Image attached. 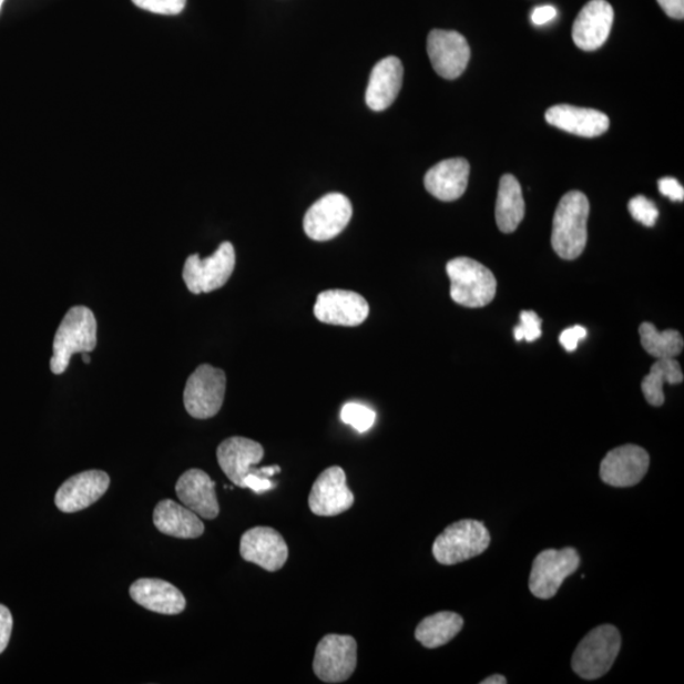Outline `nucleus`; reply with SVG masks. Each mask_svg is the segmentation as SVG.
Wrapping results in <instances>:
<instances>
[{
	"mask_svg": "<svg viewBox=\"0 0 684 684\" xmlns=\"http://www.w3.org/2000/svg\"><path fill=\"white\" fill-rule=\"evenodd\" d=\"M614 8L606 0H591L582 8L573 24V41L581 50L594 51L609 39L614 23Z\"/></svg>",
	"mask_w": 684,
	"mask_h": 684,
	"instance_id": "f3484780",
	"label": "nucleus"
},
{
	"mask_svg": "<svg viewBox=\"0 0 684 684\" xmlns=\"http://www.w3.org/2000/svg\"><path fill=\"white\" fill-rule=\"evenodd\" d=\"M621 647L619 630L612 625L593 629L576 646L572 668L583 680H599L612 668Z\"/></svg>",
	"mask_w": 684,
	"mask_h": 684,
	"instance_id": "39448f33",
	"label": "nucleus"
},
{
	"mask_svg": "<svg viewBox=\"0 0 684 684\" xmlns=\"http://www.w3.org/2000/svg\"><path fill=\"white\" fill-rule=\"evenodd\" d=\"M545 120L559 130L582 137L601 136L610 127V119L605 113L570 104L553 105L547 111Z\"/></svg>",
	"mask_w": 684,
	"mask_h": 684,
	"instance_id": "aec40b11",
	"label": "nucleus"
},
{
	"mask_svg": "<svg viewBox=\"0 0 684 684\" xmlns=\"http://www.w3.org/2000/svg\"><path fill=\"white\" fill-rule=\"evenodd\" d=\"M376 412L360 404H346L341 410V420L358 432H367L376 422Z\"/></svg>",
	"mask_w": 684,
	"mask_h": 684,
	"instance_id": "c85d7f7f",
	"label": "nucleus"
},
{
	"mask_svg": "<svg viewBox=\"0 0 684 684\" xmlns=\"http://www.w3.org/2000/svg\"><path fill=\"white\" fill-rule=\"evenodd\" d=\"M80 354H82V357L85 364L91 363V357H89V353H80Z\"/></svg>",
	"mask_w": 684,
	"mask_h": 684,
	"instance_id": "a19ab883",
	"label": "nucleus"
},
{
	"mask_svg": "<svg viewBox=\"0 0 684 684\" xmlns=\"http://www.w3.org/2000/svg\"><path fill=\"white\" fill-rule=\"evenodd\" d=\"M96 346V319L91 309L84 306L70 308L58 328L53 339V355L50 368L60 376L78 353H91Z\"/></svg>",
	"mask_w": 684,
	"mask_h": 684,
	"instance_id": "f03ea898",
	"label": "nucleus"
},
{
	"mask_svg": "<svg viewBox=\"0 0 684 684\" xmlns=\"http://www.w3.org/2000/svg\"><path fill=\"white\" fill-rule=\"evenodd\" d=\"M580 563V554L573 548L544 550L532 564L531 593L540 600L553 599L568 576L579 570Z\"/></svg>",
	"mask_w": 684,
	"mask_h": 684,
	"instance_id": "6e6552de",
	"label": "nucleus"
},
{
	"mask_svg": "<svg viewBox=\"0 0 684 684\" xmlns=\"http://www.w3.org/2000/svg\"><path fill=\"white\" fill-rule=\"evenodd\" d=\"M236 254L233 244L222 243L215 254L202 259L198 254L185 261L183 279L193 295L211 293L225 286L235 270Z\"/></svg>",
	"mask_w": 684,
	"mask_h": 684,
	"instance_id": "423d86ee",
	"label": "nucleus"
},
{
	"mask_svg": "<svg viewBox=\"0 0 684 684\" xmlns=\"http://www.w3.org/2000/svg\"><path fill=\"white\" fill-rule=\"evenodd\" d=\"M239 554L268 572L282 570L288 561V545L277 530L257 527L247 530L239 541Z\"/></svg>",
	"mask_w": 684,
	"mask_h": 684,
	"instance_id": "ddd939ff",
	"label": "nucleus"
},
{
	"mask_svg": "<svg viewBox=\"0 0 684 684\" xmlns=\"http://www.w3.org/2000/svg\"><path fill=\"white\" fill-rule=\"evenodd\" d=\"M110 483V476L103 470H86L75 474L59 488L55 496L57 508L65 513L91 508L109 491Z\"/></svg>",
	"mask_w": 684,
	"mask_h": 684,
	"instance_id": "dca6fc26",
	"label": "nucleus"
},
{
	"mask_svg": "<svg viewBox=\"0 0 684 684\" xmlns=\"http://www.w3.org/2000/svg\"><path fill=\"white\" fill-rule=\"evenodd\" d=\"M651 458L646 450L629 446L619 447L611 450L605 459L602 460L600 476L603 482L612 487H633L647 473Z\"/></svg>",
	"mask_w": 684,
	"mask_h": 684,
	"instance_id": "4468645a",
	"label": "nucleus"
},
{
	"mask_svg": "<svg viewBox=\"0 0 684 684\" xmlns=\"http://www.w3.org/2000/svg\"><path fill=\"white\" fill-rule=\"evenodd\" d=\"M264 458L262 443L235 437L220 443L218 464L231 482L243 488L244 479Z\"/></svg>",
	"mask_w": 684,
	"mask_h": 684,
	"instance_id": "6ab92c4d",
	"label": "nucleus"
},
{
	"mask_svg": "<svg viewBox=\"0 0 684 684\" xmlns=\"http://www.w3.org/2000/svg\"><path fill=\"white\" fill-rule=\"evenodd\" d=\"M490 543V531L483 522L461 520L451 523L435 540L432 554L438 563L455 565L483 554Z\"/></svg>",
	"mask_w": 684,
	"mask_h": 684,
	"instance_id": "20e7f679",
	"label": "nucleus"
},
{
	"mask_svg": "<svg viewBox=\"0 0 684 684\" xmlns=\"http://www.w3.org/2000/svg\"><path fill=\"white\" fill-rule=\"evenodd\" d=\"M353 217V206L346 195L330 193L319 198L306 213L305 233L315 242H328L339 236Z\"/></svg>",
	"mask_w": 684,
	"mask_h": 684,
	"instance_id": "9d476101",
	"label": "nucleus"
},
{
	"mask_svg": "<svg viewBox=\"0 0 684 684\" xmlns=\"http://www.w3.org/2000/svg\"><path fill=\"white\" fill-rule=\"evenodd\" d=\"M525 217V201L519 181L511 174L501 177L496 202V222L503 234H512Z\"/></svg>",
	"mask_w": 684,
	"mask_h": 684,
	"instance_id": "393cba45",
	"label": "nucleus"
},
{
	"mask_svg": "<svg viewBox=\"0 0 684 684\" xmlns=\"http://www.w3.org/2000/svg\"><path fill=\"white\" fill-rule=\"evenodd\" d=\"M469 173L470 166L466 159L443 160L426 173V191L442 202L457 201L467 191Z\"/></svg>",
	"mask_w": 684,
	"mask_h": 684,
	"instance_id": "412c9836",
	"label": "nucleus"
},
{
	"mask_svg": "<svg viewBox=\"0 0 684 684\" xmlns=\"http://www.w3.org/2000/svg\"><path fill=\"white\" fill-rule=\"evenodd\" d=\"M354 502L344 469L336 466L318 476L308 497L309 510L323 518L337 517L350 510Z\"/></svg>",
	"mask_w": 684,
	"mask_h": 684,
	"instance_id": "9b49d317",
	"label": "nucleus"
},
{
	"mask_svg": "<svg viewBox=\"0 0 684 684\" xmlns=\"http://www.w3.org/2000/svg\"><path fill=\"white\" fill-rule=\"evenodd\" d=\"M683 378L682 368L676 359L656 361L642 384L646 402L654 407L663 406L665 401L663 386L665 384L680 385Z\"/></svg>",
	"mask_w": 684,
	"mask_h": 684,
	"instance_id": "bb28decb",
	"label": "nucleus"
},
{
	"mask_svg": "<svg viewBox=\"0 0 684 684\" xmlns=\"http://www.w3.org/2000/svg\"><path fill=\"white\" fill-rule=\"evenodd\" d=\"M590 202L582 192L566 193L559 202L554 221L552 245L564 261L580 257L588 245Z\"/></svg>",
	"mask_w": 684,
	"mask_h": 684,
	"instance_id": "f257e3e1",
	"label": "nucleus"
},
{
	"mask_svg": "<svg viewBox=\"0 0 684 684\" xmlns=\"http://www.w3.org/2000/svg\"><path fill=\"white\" fill-rule=\"evenodd\" d=\"M660 3L665 14L674 20H683L684 18V0H656Z\"/></svg>",
	"mask_w": 684,
	"mask_h": 684,
	"instance_id": "e433bc0d",
	"label": "nucleus"
},
{
	"mask_svg": "<svg viewBox=\"0 0 684 684\" xmlns=\"http://www.w3.org/2000/svg\"><path fill=\"white\" fill-rule=\"evenodd\" d=\"M432 68L443 79H457L464 73L470 59L469 44L456 31L433 30L428 38Z\"/></svg>",
	"mask_w": 684,
	"mask_h": 684,
	"instance_id": "2eb2a0df",
	"label": "nucleus"
},
{
	"mask_svg": "<svg viewBox=\"0 0 684 684\" xmlns=\"http://www.w3.org/2000/svg\"><path fill=\"white\" fill-rule=\"evenodd\" d=\"M404 83V65L396 57L380 60L372 69L366 93L371 111L381 112L392 105Z\"/></svg>",
	"mask_w": 684,
	"mask_h": 684,
	"instance_id": "4be33fe9",
	"label": "nucleus"
},
{
	"mask_svg": "<svg viewBox=\"0 0 684 684\" xmlns=\"http://www.w3.org/2000/svg\"><path fill=\"white\" fill-rule=\"evenodd\" d=\"M132 3L151 13L175 16L183 12L186 0H132Z\"/></svg>",
	"mask_w": 684,
	"mask_h": 684,
	"instance_id": "2f4dec72",
	"label": "nucleus"
},
{
	"mask_svg": "<svg viewBox=\"0 0 684 684\" xmlns=\"http://www.w3.org/2000/svg\"><path fill=\"white\" fill-rule=\"evenodd\" d=\"M558 12L553 6H543L535 9L531 14V20L538 25H543L557 17Z\"/></svg>",
	"mask_w": 684,
	"mask_h": 684,
	"instance_id": "4c0bfd02",
	"label": "nucleus"
},
{
	"mask_svg": "<svg viewBox=\"0 0 684 684\" xmlns=\"http://www.w3.org/2000/svg\"><path fill=\"white\" fill-rule=\"evenodd\" d=\"M252 473L259 476V477H264V478H270L274 477L275 474L280 473V468L278 466H273V467H264L262 469H253Z\"/></svg>",
	"mask_w": 684,
	"mask_h": 684,
	"instance_id": "58836bf2",
	"label": "nucleus"
},
{
	"mask_svg": "<svg viewBox=\"0 0 684 684\" xmlns=\"http://www.w3.org/2000/svg\"><path fill=\"white\" fill-rule=\"evenodd\" d=\"M358 664V644L349 635H326L319 641L314 661L316 676L325 683L348 681Z\"/></svg>",
	"mask_w": 684,
	"mask_h": 684,
	"instance_id": "1a4fd4ad",
	"label": "nucleus"
},
{
	"mask_svg": "<svg viewBox=\"0 0 684 684\" xmlns=\"http://www.w3.org/2000/svg\"><path fill=\"white\" fill-rule=\"evenodd\" d=\"M629 211L635 221L641 222L646 227H653L660 217V211L656 208L655 203L644 197V195H636V197L630 201Z\"/></svg>",
	"mask_w": 684,
	"mask_h": 684,
	"instance_id": "7c9ffc66",
	"label": "nucleus"
},
{
	"mask_svg": "<svg viewBox=\"0 0 684 684\" xmlns=\"http://www.w3.org/2000/svg\"><path fill=\"white\" fill-rule=\"evenodd\" d=\"M585 336H588V330L583 326H573L562 333L559 341H561L566 351L572 353L579 348L580 341L585 339Z\"/></svg>",
	"mask_w": 684,
	"mask_h": 684,
	"instance_id": "473e14b6",
	"label": "nucleus"
},
{
	"mask_svg": "<svg viewBox=\"0 0 684 684\" xmlns=\"http://www.w3.org/2000/svg\"><path fill=\"white\" fill-rule=\"evenodd\" d=\"M12 629L13 617L11 611L0 605V654L7 650L9 639H11L12 635Z\"/></svg>",
	"mask_w": 684,
	"mask_h": 684,
	"instance_id": "72a5a7b5",
	"label": "nucleus"
},
{
	"mask_svg": "<svg viewBox=\"0 0 684 684\" xmlns=\"http://www.w3.org/2000/svg\"><path fill=\"white\" fill-rule=\"evenodd\" d=\"M3 3H4V0H0V9H2Z\"/></svg>",
	"mask_w": 684,
	"mask_h": 684,
	"instance_id": "79ce46f5",
	"label": "nucleus"
},
{
	"mask_svg": "<svg viewBox=\"0 0 684 684\" xmlns=\"http://www.w3.org/2000/svg\"><path fill=\"white\" fill-rule=\"evenodd\" d=\"M130 596L137 605L162 615H180L186 606L183 593L163 580H139L131 585Z\"/></svg>",
	"mask_w": 684,
	"mask_h": 684,
	"instance_id": "5701e85b",
	"label": "nucleus"
},
{
	"mask_svg": "<svg viewBox=\"0 0 684 684\" xmlns=\"http://www.w3.org/2000/svg\"><path fill=\"white\" fill-rule=\"evenodd\" d=\"M177 499L200 518L215 520L220 514L216 483L201 469H190L177 479Z\"/></svg>",
	"mask_w": 684,
	"mask_h": 684,
	"instance_id": "a211bd4d",
	"label": "nucleus"
},
{
	"mask_svg": "<svg viewBox=\"0 0 684 684\" xmlns=\"http://www.w3.org/2000/svg\"><path fill=\"white\" fill-rule=\"evenodd\" d=\"M464 620L456 612L442 611L426 617L417 626L415 637L428 650L448 644L463 629Z\"/></svg>",
	"mask_w": 684,
	"mask_h": 684,
	"instance_id": "a878e982",
	"label": "nucleus"
},
{
	"mask_svg": "<svg viewBox=\"0 0 684 684\" xmlns=\"http://www.w3.org/2000/svg\"><path fill=\"white\" fill-rule=\"evenodd\" d=\"M226 394V375L224 370L203 364L186 380L184 407L194 419L207 420L215 417Z\"/></svg>",
	"mask_w": 684,
	"mask_h": 684,
	"instance_id": "0eeeda50",
	"label": "nucleus"
},
{
	"mask_svg": "<svg viewBox=\"0 0 684 684\" xmlns=\"http://www.w3.org/2000/svg\"><path fill=\"white\" fill-rule=\"evenodd\" d=\"M639 334L645 351L659 360L677 358L683 350V337L676 330L659 331L653 324L644 323Z\"/></svg>",
	"mask_w": 684,
	"mask_h": 684,
	"instance_id": "cd10ccee",
	"label": "nucleus"
},
{
	"mask_svg": "<svg viewBox=\"0 0 684 684\" xmlns=\"http://www.w3.org/2000/svg\"><path fill=\"white\" fill-rule=\"evenodd\" d=\"M660 192L664 195V197H668L674 202H683L684 200V190L677 180L674 177H663L659 182Z\"/></svg>",
	"mask_w": 684,
	"mask_h": 684,
	"instance_id": "f704fd0d",
	"label": "nucleus"
},
{
	"mask_svg": "<svg viewBox=\"0 0 684 684\" xmlns=\"http://www.w3.org/2000/svg\"><path fill=\"white\" fill-rule=\"evenodd\" d=\"M451 283L450 296L456 304L468 308L490 305L497 292L493 273L469 257H457L447 265Z\"/></svg>",
	"mask_w": 684,
	"mask_h": 684,
	"instance_id": "7ed1b4c3",
	"label": "nucleus"
},
{
	"mask_svg": "<svg viewBox=\"0 0 684 684\" xmlns=\"http://www.w3.org/2000/svg\"><path fill=\"white\" fill-rule=\"evenodd\" d=\"M154 525L163 534L177 539H197L204 532V523L198 514L172 500L156 504Z\"/></svg>",
	"mask_w": 684,
	"mask_h": 684,
	"instance_id": "b1692460",
	"label": "nucleus"
},
{
	"mask_svg": "<svg viewBox=\"0 0 684 684\" xmlns=\"http://www.w3.org/2000/svg\"><path fill=\"white\" fill-rule=\"evenodd\" d=\"M314 313L323 324L355 327L368 318L369 305L358 293L330 289L319 293Z\"/></svg>",
	"mask_w": 684,
	"mask_h": 684,
	"instance_id": "f8f14e48",
	"label": "nucleus"
},
{
	"mask_svg": "<svg viewBox=\"0 0 684 684\" xmlns=\"http://www.w3.org/2000/svg\"><path fill=\"white\" fill-rule=\"evenodd\" d=\"M520 325L513 328L514 339L518 341L527 340L528 343L535 341L541 337V318L534 310H522L520 315Z\"/></svg>",
	"mask_w": 684,
	"mask_h": 684,
	"instance_id": "c756f323",
	"label": "nucleus"
},
{
	"mask_svg": "<svg viewBox=\"0 0 684 684\" xmlns=\"http://www.w3.org/2000/svg\"><path fill=\"white\" fill-rule=\"evenodd\" d=\"M508 680L501 676V674H494V676L488 677L481 682V684H506Z\"/></svg>",
	"mask_w": 684,
	"mask_h": 684,
	"instance_id": "ea45409f",
	"label": "nucleus"
},
{
	"mask_svg": "<svg viewBox=\"0 0 684 684\" xmlns=\"http://www.w3.org/2000/svg\"><path fill=\"white\" fill-rule=\"evenodd\" d=\"M243 488H248L256 494H262L273 490L274 483L269 478L256 476L254 473L247 474L244 479Z\"/></svg>",
	"mask_w": 684,
	"mask_h": 684,
	"instance_id": "c9c22d12",
	"label": "nucleus"
}]
</instances>
